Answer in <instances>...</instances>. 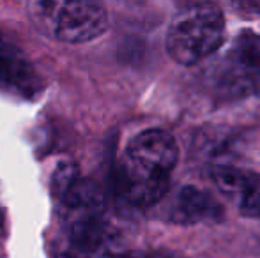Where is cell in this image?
Masks as SVG:
<instances>
[{"label": "cell", "mask_w": 260, "mask_h": 258, "mask_svg": "<svg viewBox=\"0 0 260 258\" xmlns=\"http://www.w3.org/2000/svg\"><path fill=\"white\" fill-rule=\"evenodd\" d=\"M149 258H184V256L177 255V253H165V251H159V253H152V255H149Z\"/></svg>", "instance_id": "11"}, {"label": "cell", "mask_w": 260, "mask_h": 258, "mask_svg": "<svg viewBox=\"0 0 260 258\" xmlns=\"http://www.w3.org/2000/svg\"><path fill=\"white\" fill-rule=\"evenodd\" d=\"M55 253L57 258H112V234L105 210L62 214Z\"/></svg>", "instance_id": "3"}, {"label": "cell", "mask_w": 260, "mask_h": 258, "mask_svg": "<svg viewBox=\"0 0 260 258\" xmlns=\"http://www.w3.org/2000/svg\"><path fill=\"white\" fill-rule=\"evenodd\" d=\"M78 168H76L73 163H62L60 166H57L55 170V175L52 179V188H53V193L58 196H62L66 193L69 186L78 179Z\"/></svg>", "instance_id": "10"}, {"label": "cell", "mask_w": 260, "mask_h": 258, "mask_svg": "<svg viewBox=\"0 0 260 258\" xmlns=\"http://www.w3.org/2000/svg\"><path fill=\"white\" fill-rule=\"evenodd\" d=\"M170 173L149 168L124 156L117 168V191L129 205L151 207L167 196Z\"/></svg>", "instance_id": "5"}, {"label": "cell", "mask_w": 260, "mask_h": 258, "mask_svg": "<svg viewBox=\"0 0 260 258\" xmlns=\"http://www.w3.org/2000/svg\"><path fill=\"white\" fill-rule=\"evenodd\" d=\"M260 87V35L241 32L216 67V89L225 97H241Z\"/></svg>", "instance_id": "4"}, {"label": "cell", "mask_w": 260, "mask_h": 258, "mask_svg": "<svg viewBox=\"0 0 260 258\" xmlns=\"http://www.w3.org/2000/svg\"><path fill=\"white\" fill-rule=\"evenodd\" d=\"M216 186L223 195L232 198L241 214L260 217V175L250 170L218 166L212 172Z\"/></svg>", "instance_id": "7"}, {"label": "cell", "mask_w": 260, "mask_h": 258, "mask_svg": "<svg viewBox=\"0 0 260 258\" xmlns=\"http://www.w3.org/2000/svg\"><path fill=\"white\" fill-rule=\"evenodd\" d=\"M112 258H149V255H144V253H124V255H113Z\"/></svg>", "instance_id": "12"}, {"label": "cell", "mask_w": 260, "mask_h": 258, "mask_svg": "<svg viewBox=\"0 0 260 258\" xmlns=\"http://www.w3.org/2000/svg\"><path fill=\"white\" fill-rule=\"evenodd\" d=\"M167 216L177 225H197L219 221L223 217V207L211 193L195 186L179 190L170 200Z\"/></svg>", "instance_id": "8"}, {"label": "cell", "mask_w": 260, "mask_h": 258, "mask_svg": "<svg viewBox=\"0 0 260 258\" xmlns=\"http://www.w3.org/2000/svg\"><path fill=\"white\" fill-rule=\"evenodd\" d=\"M27 11L39 32L71 45L92 41L108 27V14L96 2L36 0L27 4Z\"/></svg>", "instance_id": "2"}, {"label": "cell", "mask_w": 260, "mask_h": 258, "mask_svg": "<svg viewBox=\"0 0 260 258\" xmlns=\"http://www.w3.org/2000/svg\"><path fill=\"white\" fill-rule=\"evenodd\" d=\"M0 89L23 97L36 96L41 89V80L23 53L4 43H0Z\"/></svg>", "instance_id": "9"}, {"label": "cell", "mask_w": 260, "mask_h": 258, "mask_svg": "<svg viewBox=\"0 0 260 258\" xmlns=\"http://www.w3.org/2000/svg\"><path fill=\"white\" fill-rule=\"evenodd\" d=\"M124 156L149 168L172 173L179 161V147L175 138L167 131L147 129L129 141Z\"/></svg>", "instance_id": "6"}, {"label": "cell", "mask_w": 260, "mask_h": 258, "mask_svg": "<svg viewBox=\"0 0 260 258\" xmlns=\"http://www.w3.org/2000/svg\"><path fill=\"white\" fill-rule=\"evenodd\" d=\"M4 234V214L0 212V235Z\"/></svg>", "instance_id": "13"}, {"label": "cell", "mask_w": 260, "mask_h": 258, "mask_svg": "<svg viewBox=\"0 0 260 258\" xmlns=\"http://www.w3.org/2000/svg\"><path fill=\"white\" fill-rule=\"evenodd\" d=\"M225 18L214 4H193L179 11L167 30V52L177 64L202 62L221 46Z\"/></svg>", "instance_id": "1"}]
</instances>
